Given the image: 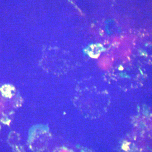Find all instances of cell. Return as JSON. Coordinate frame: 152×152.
<instances>
[{"label": "cell", "instance_id": "6da1fadb", "mask_svg": "<svg viewBox=\"0 0 152 152\" xmlns=\"http://www.w3.org/2000/svg\"><path fill=\"white\" fill-rule=\"evenodd\" d=\"M113 64V60L108 56H104L99 60V65L103 69H107L110 67Z\"/></svg>", "mask_w": 152, "mask_h": 152}, {"label": "cell", "instance_id": "7a4b0ae2", "mask_svg": "<svg viewBox=\"0 0 152 152\" xmlns=\"http://www.w3.org/2000/svg\"><path fill=\"white\" fill-rule=\"evenodd\" d=\"M91 50L89 53L91 56L94 58H97V57L99 56L100 54L101 50L100 49H99L98 45H94L92 46L91 47Z\"/></svg>", "mask_w": 152, "mask_h": 152}]
</instances>
